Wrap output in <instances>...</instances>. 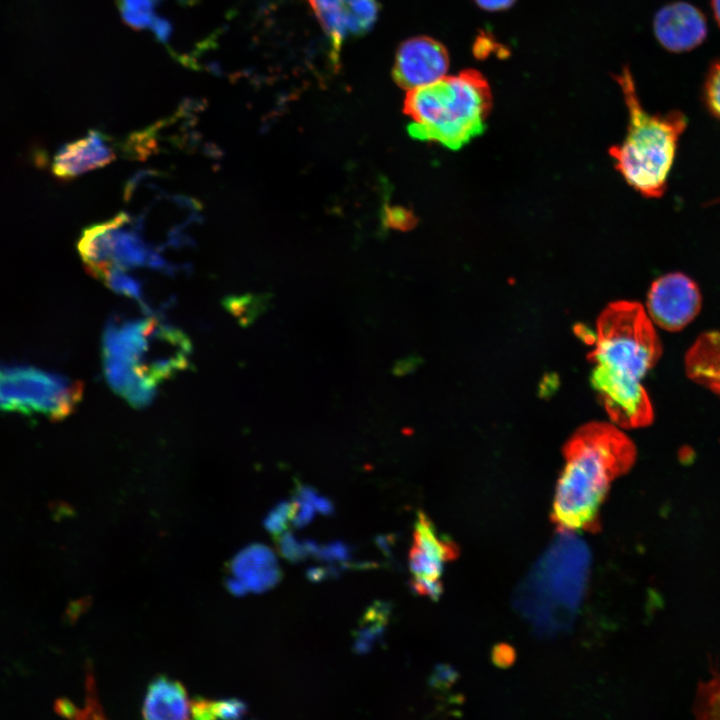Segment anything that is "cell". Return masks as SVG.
Wrapping results in <instances>:
<instances>
[{"label": "cell", "mask_w": 720, "mask_h": 720, "mask_svg": "<svg viewBox=\"0 0 720 720\" xmlns=\"http://www.w3.org/2000/svg\"><path fill=\"white\" fill-rule=\"evenodd\" d=\"M591 385L618 427H644L654 413L641 380L657 363L662 346L642 305L631 301L609 304L596 325Z\"/></svg>", "instance_id": "obj_1"}, {"label": "cell", "mask_w": 720, "mask_h": 720, "mask_svg": "<svg viewBox=\"0 0 720 720\" xmlns=\"http://www.w3.org/2000/svg\"><path fill=\"white\" fill-rule=\"evenodd\" d=\"M563 456L553 519L566 530L591 528L611 482L635 463L636 447L617 425L594 421L571 435Z\"/></svg>", "instance_id": "obj_2"}, {"label": "cell", "mask_w": 720, "mask_h": 720, "mask_svg": "<svg viewBox=\"0 0 720 720\" xmlns=\"http://www.w3.org/2000/svg\"><path fill=\"white\" fill-rule=\"evenodd\" d=\"M491 106L488 82L469 69L409 90L403 112L411 137L458 150L483 133Z\"/></svg>", "instance_id": "obj_3"}, {"label": "cell", "mask_w": 720, "mask_h": 720, "mask_svg": "<svg viewBox=\"0 0 720 720\" xmlns=\"http://www.w3.org/2000/svg\"><path fill=\"white\" fill-rule=\"evenodd\" d=\"M617 81L628 108L629 125L623 143L611 147L609 153L628 184L646 197H660L687 119L678 111L664 115L645 111L627 68L617 76Z\"/></svg>", "instance_id": "obj_4"}, {"label": "cell", "mask_w": 720, "mask_h": 720, "mask_svg": "<svg viewBox=\"0 0 720 720\" xmlns=\"http://www.w3.org/2000/svg\"><path fill=\"white\" fill-rule=\"evenodd\" d=\"M588 567L585 545L572 536L559 538L521 587L520 610L542 631L565 626L581 601Z\"/></svg>", "instance_id": "obj_5"}, {"label": "cell", "mask_w": 720, "mask_h": 720, "mask_svg": "<svg viewBox=\"0 0 720 720\" xmlns=\"http://www.w3.org/2000/svg\"><path fill=\"white\" fill-rule=\"evenodd\" d=\"M82 384L31 365L0 368V411L60 420L81 400Z\"/></svg>", "instance_id": "obj_6"}, {"label": "cell", "mask_w": 720, "mask_h": 720, "mask_svg": "<svg viewBox=\"0 0 720 720\" xmlns=\"http://www.w3.org/2000/svg\"><path fill=\"white\" fill-rule=\"evenodd\" d=\"M130 219L120 213L113 219L86 228L77 244L87 271L102 280L114 267L128 270L136 267L169 271L168 263L140 235L128 229Z\"/></svg>", "instance_id": "obj_7"}, {"label": "cell", "mask_w": 720, "mask_h": 720, "mask_svg": "<svg viewBox=\"0 0 720 720\" xmlns=\"http://www.w3.org/2000/svg\"><path fill=\"white\" fill-rule=\"evenodd\" d=\"M701 294L694 281L670 273L653 282L647 298L650 319L668 331H679L699 313Z\"/></svg>", "instance_id": "obj_8"}, {"label": "cell", "mask_w": 720, "mask_h": 720, "mask_svg": "<svg viewBox=\"0 0 720 720\" xmlns=\"http://www.w3.org/2000/svg\"><path fill=\"white\" fill-rule=\"evenodd\" d=\"M448 67L446 48L430 37L418 36L400 45L392 75L399 87L412 90L440 80Z\"/></svg>", "instance_id": "obj_9"}, {"label": "cell", "mask_w": 720, "mask_h": 720, "mask_svg": "<svg viewBox=\"0 0 720 720\" xmlns=\"http://www.w3.org/2000/svg\"><path fill=\"white\" fill-rule=\"evenodd\" d=\"M654 32L664 48L673 52H684L696 48L704 41L707 23L696 7L685 2H676L657 12Z\"/></svg>", "instance_id": "obj_10"}, {"label": "cell", "mask_w": 720, "mask_h": 720, "mask_svg": "<svg viewBox=\"0 0 720 720\" xmlns=\"http://www.w3.org/2000/svg\"><path fill=\"white\" fill-rule=\"evenodd\" d=\"M113 158L114 152L106 138L98 131H90L87 136L65 144L57 151L52 172L56 177L68 180L100 168Z\"/></svg>", "instance_id": "obj_11"}, {"label": "cell", "mask_w": 720, "mask_h": 720, "mask_svg": "<svg viewBox=\"0 0 720 720\" xmlns=\"http://www.w3.org/2000/svg\"><path fill=\"white\" fill-rule=\"evenodd\" d=\"M229 570L248 591L255 593L271 589L282 576L275 554L263 544H252L242 549L230 561Z\"/></svg>", "instance_id": "obj_12"}, {"label": "cell", "mask_w": 720, "mask_h": 720, "mask_svg": "<svg viewBox=\"0 0 720 720\" xmlns=\"http://www.w3.org/2000/svg\"><path fill=\"white\" fill-rule=\"evenodd\" d=\"M687 376L720 396V332L700 335L685 356Z\"/></svg>", "instance_id": "obj_13"}, {"label": "cell", "mask_w": 720, "mask_h": 720, "mask_svg": "<svg viewBox=\"0 0 720 720\" xmlns=\"http://www.w3.org/2000/svg\"><path fill=\"white\" fill-rule=\"evenodd\" d=\"M190 703L183 685L165 676L155 678L148 686L143 704L146 719H187Z\"/></svg>", "instance_id": "obj_14"}, {"label": "cell", "mask_w": 720, "mask_h": 720, "mask_svg": "<svg viewBox=\"0 0 720 720\" xmlns=\"http://www.w3.org/2000/svg\"><path fill=\"white\" fill-rule=\"evenodd\" d=\"M320 24L328 35L336 60L344 39L351 35V6L349 0H308Z\"/></svg>", "instance_id": "obj_15"}, {"label": "cell", "mask_w": 720, "mask_h": 720, "mask_svg": "<svg viewBox=\"0 0 720 720\" xmlns=\"http://www.w3.org/2000/svg\"><path fill=\"white\" fill-rule=\"evenodd\" d=\"M414 546L431 560L442 564L456 556L455 546L437 534L433 523L423 512L418 513L415 523Z\"/></svg>", "instance_id": "obj_16"}, {"label": "cell", "mask_w": 720, "mask_h": 720, "mask_svg": "<svg viewBox=\"0 0 720 720\" xmlns=\"http://www.w3.org/2000/svg\"><path fill=\"white\" fill-rule=\"evenodd\" d=\"M390 612V604L381 601L374 602L367 609L360 621L359 629L354 634V651L356 653H368L375 641L383 636Z\"/></svg>", "instance_id": "obj_17"}, {"label": "cell", "mask_w": 720, "mask_h": 720, "mask_svg": "<svg viewBox=\"0 0 720 720\" xmlns=\"http://www.w3.org/2000/svg\"><path fill=\"white\" fill-rule=\"evenodd\" d=\"M710 673L696 691L693 712L698 719H720V661L712 665Z\"/></svg>", "instance_id": "obj_18"}, {"label": "cell", "mask_w": 720, "mask_h": 720, "mask_svg": "<svg viewBox=\"0 0 720 720\" xmlns=\"http://www.w3.org/2000/svg\"><path fill=\"white\" fill-rule=\"evenodd\" d=\"M121 15L130 26L151 28L157 16L155 7L161 0H118Z\"/></svg>", "instance_id": "obj_19"}, {"label": "cell", "mask_w": 720, "mask_h": 720, "mask_svg": "<svg viewBox=\"0 0 720 720\" xmlns=\"http://www.w3.org/2000/svg\"><path fill=\"white\" fill-rule=\"evenodd\" d=\"M102 280L116 293L137 300L146 310L143 302L141 283L125 272V270L117 267L111 268Z\"/></svg>", "instance_id": "obj_20"}, {"label": "cell", "mask_w": 720, "mask_h": 720, "mask_svg": "<svg viewBox=\"0 0 720 720\" xmlns=\"http://www.w3.org/2000/svg\"><path fill=\"white\" fill-rule=\"evenodd\" d=\"M409 566L414 576L439 580L443 564L431 560L420 549L413 546L409 553Z\"/></svg>", "instance_id": "obj_21"}, {"label": "cell", "mask_w": 720, "mask_h": 720, "mask_svg": "<svg viewBox=\"0 0 720 720\" xmlns=\"http://www.w3.org/2000/svg\"><path fill=\"white\" fill-rule=\"evenodd\" d=\"M293 517V503L281 502L264 519L265 528L275 537L285 532Z\"/></svg>", "instance_id": "obj_22"}, {"label": "cell", "mask_w": 720, "mask_h": 720, "mask_svg": "<svg viewBox=\"0 0 720 720\" xmlns=\"http://www.w3.org/2000/svg\"><path fill=\"white\" fill-rule=\"evenodd\" d=\"M274 538L279 554L286 560L296 563L308 555L304 543L298 542L291 532L286 530Z\"/></svg>", "instance_id": "obj_23"}, {"label": "cell", "mask_w": 720, "mask_h": 720, "mask_svg": "<svg viewBox=\"0 0 720 720\" xmlns=\"http://www.w3.org/2000/svg\"><path fill=\"white\" fill-rule=\"evenodd\" d=\"M704 90L707 106L720 119V59L712 64L706 78Z\"/></svg>", "instance_id": "obj_24"}, {"label": "cell", "mask_w": 720, "mask_h": 720, "mask_svg": "<svg viewBox=\"0 0 720 720\" xmlns=\"http://www.w3.org/2000/svg\"><path fill=\"white\" fill-rule=\"evenodd\" d=\"M416 223V219L407 209L401 207H386L384 210V224L398 230H409Z\"/></svg>", "instance_id": "obj_25"}, {"label": "cell", "mask_w": 720, "mask_h": 720, "mask_svg": "<svg viewBox=\"0 0 720 720\" xmlns=\"http://www.w3.org/2000/svg\"><path fill=\"white\" fill-rule=\"evenodd\" d=\"M247 712L246 704L239 699L230 698L214 701L215 718L239 719Z\"/></svg>", "instance_id": "obj_26"}, {"label": "cell", "mask_w": 720, "mask_h": 720, "mask_svg": "<svg viewBox=\"0 0 720 720\" xmlns=\"http://www.w3.org/2000/svg\"><path fill=\"white\" fill-rule=\"evenodd\" d=\"M226 306L241 319H250L255 315L256 299L252 297L229 298Z\"/></svg>", "instance_id": "obj_27"}, {"label": "cell", "mask_w": 720, "mask_h": 720, "mask_svg": "<svg viewBox=\"0 0 720 720\" xmlns=\"http://www.w3.org/2000/svg\"><path fill=\"white\" fill-rule=\"evenodd\" d=\"M412 589L421 595H428L433 600H437L442 592L440 580H431L414 576L411 582Z\"/></svg>", "instance_id": "obj_28"}, {"label": "cell", "mask_w": 720, "mask_h": 720, "mask_svg": "<svg viewBox=\"0 0 720 720\" xmlns=\"http://www.w3.org/2000/svg\"><path fill=\"white\" fill-rule=\"evenodd\" d=\"M190 712L195 719H215L214 701L196 697L190 702Z\"/></svg>", "instance_id": "obj_29"}, {"label": "cell", "mask_w": 720, "mask_h": 720, "mask_svg": "<svg viewBox=\"0 0 720 720\" xmlns=\"http://www.w3.org/2000/svg\"><path fill=\"white\" fill-rule=\"evenodd\" d=\"M456 674L449 666L439 665L436 667L430 679V684L434 688L448 686L455 680Z\"/></svg>", "instance_id": "obj_30"}, {"label": "cell", "mask_w": 720, "mask_h": 720, "mask_svg": "<svg viewBox=\"0 0 720 720\" xmlns=\"http://www.w3.org/2000/svg\"><path fill=\"white\" fill-rule=\"evenodd\" d=\"M477 5L487 11H500L510 8L515 0H475Z\"/></svg>", "instance_id": "obj_31"}, {"label": "cell", "mask_w": 720, "mask_h": 720, "mask_svg": "<svg viewBox=\"0 0 720 720\" xmlns=\"http://www.w3.org/2000/svg\"><path fill=\"white\" fill-rule=\"evenodd\" d=\"M225 585L228 591L235 596H243L248 592L242 581L234 576L227 578Z\"/></svg>", "instance_id": "obj_32"}, {"label": "cell", "mask_w": 720, "mask_h": 720, "mask_svg": "<svg viewBox=\"0 0 720 720\" xmlns=\"http://www.w3.org/2000/svg\"><path fill=\"white\" fill-rule=\"evenodd\" d=\"M326 575L327 571L321 568H312L307 572L308 578L313 582L322 580Z\"/></svg>", "instance_id": "obj_33"}, {"label": "cell", "mask_w": 720, "mask_h": 720, "mask_svg": "<svg viewBox=\"0 0 720 720\" xmlns=\"http://www.w3.org/2000/svg\"><path fill=\"white\" fill-rule=\"evenodd\" d=\"M712 8L715 15V19L720 26V0H712Z\"/></svg>", "instance_id": "obj_34"}]
</instances>
